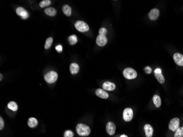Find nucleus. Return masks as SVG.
I'll use <instances>...</instances> for the list:
<instances>
[{
	"label": "nucleus",
	"instance_id": "f257e3e1",
	"mask_svg": "<svg viewBox=\"0 0 183 137\" xmlns=\"http://www.w3.org/2000/svg\"><path fill=\"white\" fill-rule=\"evenodd\" d=\"M76 130L77 133L80 136H88L91 133L90 128L84 123H79L76 126Z\"/></svg>",
	"mask_w": 183,
	"mask_h": 137
},
{
	"label": "nucleus",
	"instance_id": "f03ea898",
	"mask_svg": "<svg viewBox=\"0 0 183 137\" xmlns=\"http://www.w3.org/2000/svg\"><path fill=\"white\" fill-rule=\"evenodd\" d=\"M123 74L124 77L128 80L135 79L137 76V71L131 68H125L123 71Z\"/></svg>",
	"mask_w": 183,
	"mask_h": 137
},
{
	"label": "nucleus",
	"instance_id": "7ed1b4c3",
	"mask_svg": "<svg viewBox=\"0 0 183 137\" xmlns=\"http://www.w3.org/2000/svg\"><path fill=\"white\" fill-rule=\"evenodd\" d=\"M58 76V74L56 72L51 71L46 74L44 76V78L48 84H53L57 80Z\"/></svg>",
	"mask_w": 183,
	"mask_h": 137
},
{
	"label": "nucleus",
	"instance_id": "20e7f679",
	"mask_svg": "<svg viewBox=\"0 0 183 137\" xmlns=\"http://www.w3.org/2000/svg\"><path fill=\"white\" fill-rule=\"evenodd\" d=\"M75 27L77 30L81 32L88 31L90 29V28L88 24L81 20L77 21L75 24Z\"/></svg>",
	"mask_w": 183,
	"mask_h": 137
},
{
	"label": "nucleus",
	"instance_id": "39448f33",
	"mask_svg": "<svg viewBox=\"0 0 183 137\" xmlns=\"http://www.w3.org/2000/svg\"><path fill=\"white\" fill-rule=\"evenodd\" d=\"M180 127V120L178 118H173L172 119L168 124L169 129L175 132Z\"/></svg>",
	"mask_w": 183,
	"mask_h": 137
},
{
	"label": "nucleus",
	"instance_id": "423d86ee",
	"mask_svg": "<svg viewBox=\"0 0 183 137\" xmlns=\"http://www.w3.org/2000/svg\"><path fill=\"white\" fill-rule=\"evenodd\" d=\"M133 117V112L131 108H126L123 112V119L126 122H130Z\"/></svg>",
	"mask_w": 183,
	"mask_h": 137
},
{
	"label": "nucleus",
	"instance_id": "0eeeda50",
	"mask_svg": "<svg viewBox=\"0 0 183 137\" xmlns=\"http://www.w3.org/2000/svg\"><path fill=\"white\" fill-rule=\"evenodd\" d=\"M16 13L23 19H26L29 17V13L24 8L19 7L16 9Z\"/></svg>",
	"mask_w": 183,
	"mask_h": 137
},
{
	"label": "nucleus",
	"instance_id": "6e6552de",
	"mask_svg": "<svg viewBox=\"0 0 183 137\" xmlns=\"http://www.w3.org/2000/svg\"><path fill=\"white\" fill-rule=\"evenodd\" d=\"M160 15V11L157 8L152 9L149 14V18L151 20H156Z\"/></svg>",
	"mask_w": 183,
	"mask_h": 137
},
{
	"label": "nucleus",
	"instance_id": "1a4fd4ad",
	"mask_svg": "<svg viewBox=\"0 0 183 137\" xmlns=\"http://www.w3.org/2000/svg\"><path fill=\"white\" fill-rule=\"evenodd\" d=\"M107 133L110 136H113L116 132V126L113 122H107L106 126Z\"/></svg>",
	"mask_w": 183,
	"mask_h": 137
},
{
	"label": "nucleus",
	"instance_id": "9d476101",
	"mask_svg": "<svg viewBox=\"0 0 183 137\" xmlns=\"http://www.w3.org/2000/svg\"><path fill=\"white\" fill-rule=\"evenodd\" d=\"M173 59L176 64L180 67L183 66V55L179 53H176L173 55Z\"/></svg>",
	"mask_w": 183,
	"mask_h": 137
},
{
	"label": "nucleus",
	"instance_id": "9b49d317",
	"mask_svg": "<svg viewBox=\"0 0 183 137\" xmlns=\"http://www.w3.org/2000/svg\"><path fill=\"white\" fill-rule=\"evenodd\" d=\"M107 39L106 36H101L99 35L97 39H96V43L99 46H104L107 43Z\"/></svg>",
	"mask_w": 183,
	"mask_h": 137
},
{
	"label": "nucleus",
	"instance_id": "f8f14e48",
	"mask_svg": "<svg viewBox=\"0 0 183 137\" xmlns=\"http://www.w3.org/2000/svg\"><path fill=\"white\" fill-rule=\"evenodd\" d=\"M116 88V86L114 83H112L109 81H107L104 82L103 85V88L105 91H113Z\"/></svg>",
	"mask_w": 183,
	"mask_h": 137
},
{
	"label": "nucleus",
	"instance_id": "ddd939ff",
	"mask_svg": "<svg viewBox=\"0 0 183 137\" xmlns=\"http://www.w3.org/2000/svg\"><path fill=\"white\" fill-rule=\"evenodd\" d=\"M95 94L98 97H99V98H101L102 99H106L109 97V95L107 92L100 88H98L95 91Z\"/></svg>",
	"mask_w": 183,
	"mask_h": 137
},
{
	"label": "nucleus",
	"instance_id": "4468645a",
	"mask_svg": "<svg viewBox=\"0 0 183 137\" xmlns=\"http://www.w3.org/2000/svg\"><path fill=\"white\" fill-rule=\"evenodd\" d=\"M144 130L145 131L146 137H153V127L150 124H145L144 127Z\"/></svg>",
	"mask_w": 183,
	"mask_h": 137
},
{
	"label": "nucleus",
	"instance_id": "2eb2a0df",
	"mask_svg": "<svg viewBox=\"0 0 183 137\" xmlns=\"http://www.w3.org/2000/svg\"><path fill=\"white\" fill-rule=\"evenodd\" d=\"M80 70V67L79 65L75 63H71L70 66V71L71 74L75 75L77 74Z\"/></svg>",
	"mask_w": 183,
	"mask_h": 137
},
{
	"label": "nucleus",
	"instance_id": "dca6fc26",
	"mask_svg": "<svg viewBox=\"0 0 183 137\" xmlns=\"http://www.w3.org/2000/svg\"><path fill=\"white\" fill-rule=\"evenodd\" d=\"M44 11L46 15L50 16H54L57 14V10L54 8H47L45 9Z\"/></svg>",
	"mask_w": 183,
	"mask_h": 137
},
{
	"label": "nucleus",
	"instance_id": "f3484780",
	"mask_svg": "<svg viewBox=\"0 0 183 137\" xmlns=\"http://www.w3.org/2000/svg\"><path fill=\"white\" fill-rule=\"evenodd\" d=\"M28 124L30 128H35L38 124V121L34 117H30L28 120Z\"/></svg>",
	"mask_w": 183,
	"mask_h": 137
},
{
	"label": "nucleus",
	"instance_id": "a211bd4d",
	"mask_svg": "<svg viewBox=\"0 0 183 137\" xmlns=\"http://www.w3.org/2000/svg\"><path fill=\"white\" fill-rule=\"evenodd\" d=\"M62 11L65 15L70 16L71 15V8L68 5H65L62 7Z\"/></svg>",
	"mask_w": 183,
	"mask_h": 137
},
{
	"label": "nucleus",
	"instance_id": "6ab92c4d",
	"mask_svg": "<svg viewBox=\"0 0 183 137\" xmlns=\"http://www.w3.org/2000/svg\"><path fill=\"white\" fill-rule=\"evenodd\" d=\"M153 102L156 107H159L161 105V99L160 97L158 95H154L153 97Z\"/></svg>",
	"mask_w": 183,
	"mask_h": 137
},
{
	"label": "nucleus",
	"instance_id": "aec40b11",
	"mask_svg": "<svg viewBox=\"0 0 183 137\" xmlns=\"http://www.w3.org/2000/svg\"><path fill=\"white\" fill-rule=\"evenodd\" d=\"M7 107L8 109L10 110L13 111H16L18 110V105L14 101H11L8 104Z\"/></svg>",
	"mask_w": 183,
	"mask_h": 137
},
{
	"label": "nucleus",
	"instance_id": "412c9836",
	"mask_svg": "<svg viewBox=\"0 0 183 137\" xmlns=\"http://www.w3.org/2000/svg\"><path fill=\"white\" fill-rule=\"evenodd\" d=\"M155 74V76L156 77V78L157 79V80L159 81V83L160 84H163L165 81V79L164 76H163V75L162 74V73L160 74H157V73H154Z\"/></svg>",
	"mask_w": 183,
	"mask_h": 137
},
{
	"label": "nucleus",
	"instance_id": "4be33fe9",
	"mask_svg": "<svg viewBox=\"0 0 183 137\" xmlns=\"http://www.w3.org/2000/svg\"><path fill=\"white\" fill-rule=\"evenodd\" d=\"M69 43L71 45H74L77 42V37L75 35H71L69 37Z\"/></svg>",
	"mask_w": 183,
	"mask_h": 137
},
{
	"label": "nucleus",
	"instance_id": "5701e85b",
	"mask_svg": "<svg viewBox=\"0 0 183 137\" xmlns=\"http://www.w3.org/2000/svg\"><path fill=\"white\" fill-rule=\"evenodd\" d=\"M51 4V1L50 0H43L39 3V6L41 8H44L49 6Z\"/></svg>",
	"mask_w": 183,
	"mask_h": 137
},
{
	"label": "nucleus",
	"instance_id": "b1692460",
	"mask_svg": "<svg viewBox=\"0 0 183 137\" xmlns=\"http://www.w3.org/2000/svg\"><path fill=\"white\" fill-rule=\"evenodd\" d=\"M53 42V38H49L46 40V43L45 45V48L46 49H48L52 45Z\"/></svg>",
	"mask_w": 183,
	"mask_h": 137
},
{
	"label": "nucleus",
	"instance_id": "393cba45",
	"mask_svg": "<svg viewBox=\"0 0 183 137\" xmlns=\"http://www.w3.org/2000/svg\"><path fill=\"white\" fill-rule=\"evenodd\" d=\"M174 137H183V126L179 127L176 130Z\"/></svg>",
	"mask_w": 183,
	"mask_h": 137
},
{
	"label": "nucleus",
	"instance_id": "a878e982",
	"mask_svg": "<svg viewBox=\"0 0 183 137\" xmlns=\"http://www.w3.org/2000/svg\"><path fill=\"white\" fill-rule=\"evenodd\" d=\"M64 137H73L74 136V132L71 130H67L64 133Z\"/></svg>",
	"mask_w": 183,
	"mask_h": 137
},
{
	"label": "nucleus",
	"instance_id": "bb28decb",
	"mask_svg": "<svg viewBox=\"0 0 183 137\" xmlns=\"http://www.w3.org/2000/svg\"><path fill=\"white\" fill-rule=\"evenodd\" d=\"M107 29L104 28H101L99 29V35H101V36H106V35H107Z\"/></svg>",
	"mask_w": 183,
	"mask_h": 137
},
{
	"label": "nucleus",
	"instance_id": "cd10ccee",
	"mask_svg": "<svg viewBox=\"0 0 183 137\" xmlns=\"http://www.w3.org/2000/svg\"><path fill=\"white\" fill-rule=\"evenodd\" d=\"M4 125H5V123H4V121L2 119V117H0V130H2L3 127H4Z\"/></svg>",
	"mask_w": 183,
	"mask_h": 137
},
{
	"label": "nucleus",
	"instance_id": "c85d7f7f",
	"mask_svg": "<svg viewBox=\"0 0 183 137\" xmlns=\"http://www.w3.org/2000/svg\"><path fill=\"white\" fill-rule=\"evenodd\" d=\"M55 49L58 53H61L63 51V47L61 45H58L55 47Z\"/></svg>",
	"mask_w": 183,
	"mask_h": 137
},
{
	"label": "nucleus",
	"instance_id": "c756f323",
	"mask_svg": "<svg viewBox=\"0 0 183 137\" xmlns=\"http://www.w3.org/2000/svg\"><path fill=\"white\" fill-rule=\"evenodd\" d=\"M144 70H145V72L146 74H151V71H152V69H151V68L150 67H146L145 69H144Z\"/></svg>",
	"mask_w": 183,
	"mask_h": 137
},
{
	"label": "nucleus",
	"instance_id": "7c9ffc66",
	"mask_svg": "<svg viewBox=\"0 0 183 137\" xmlns=\"http://www.w3.org/2000/svg\"><path fill=\"white\" fill-rule=\"evenodd\" d=\"M154 73H157V74H160V73H162V71H161V68H156V69L155 70V71H154Z\"/></svg>",
	"mask_w": 183,
	"mask_h": 137
},
{
	"label": "nucleus",
	"instance_id": "2f4dec72",
	"mask_svg": "<svg viewBox=\"0 0 183 137\" xmlns=\"http://www.w3.org/2000/svg\"><path fill=\"white\" fill-rule=\"evenodd\" d=\"M2 78H3V75L2 74H0V81H2Z\"/></svg>",
	"mask_w": 183,
	"mask_h": 137
},
{
	"label": "nucleus",
	"instance_id": "473e14b6",
	"mask_svg": "<svg viewBox=\"0 0 183 137\" xmlns=\"http://www.w3.org/2000/svg\"><path fill=\"white\" fill-rule=\"evenodd\" d=\"M128 137V136H126V135H125V134H122V135L121 136V137Z\"/></svg>",
	"mask_w": 183,
	"mask_h": 137
}]
</instances>
